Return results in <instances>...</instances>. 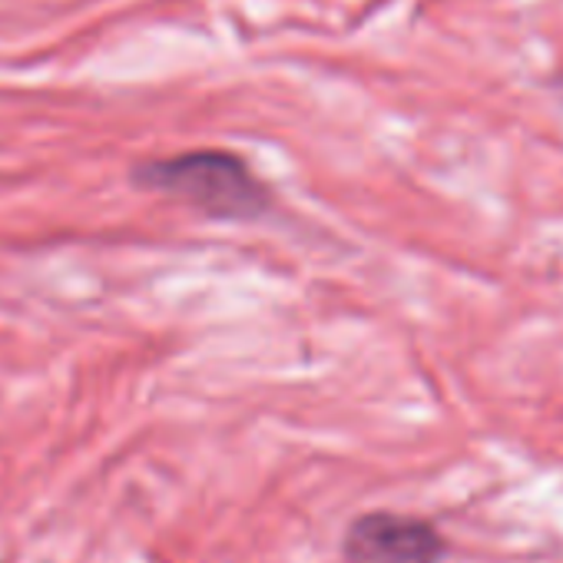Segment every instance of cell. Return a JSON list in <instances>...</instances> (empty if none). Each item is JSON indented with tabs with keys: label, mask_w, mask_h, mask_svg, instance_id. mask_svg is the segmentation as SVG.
<instances>
[{
	"label": "cell",
	"mask_w": 563,
	"mask_h": 563,
	"mask_svg": "<svg viewBox=\"0 0 563 563\" xmlns=\"http://www.w3.org/2000/svg\"><path fill=\"white\" fill-rule=\"evenodd\" d=\"M133 186L169 196L216 222H255L272 209V189L232 150H186L143 159L130 173Z\"/></svg>",
	"instance_id": "6da1fadb"
},
{
	"label": "cell",
	"mask_w": 563,
	"mask_h": 563,
	"mask_svg": "<svg viewBox=\"0 0 563 563\" xmlns=\"http://www.w3.org/2000/svg\"><path fill=\"white\" fill-rule=\"evenodd\" d=\"M444 533L418 514L368 510L358 514L342 537L345 563H444Z\"/></svg>",
	"instance_id": "7a4b0ae2"
},
{
	"label": "cell",
	"mask_w": 563,
	"mask_h": 563,
	"mask_svg": "<svg viewBox=\"0 0 563 563\" xmlns=\"http://www.w3.org/2000/svg\"><path fill=\"white\" fill-rule=\"evenodd\" d=\"M556 90H560V97H563V74L556 77Z\"/></svg>",
	"instance_id": "3957f363"
}]
</instances>
